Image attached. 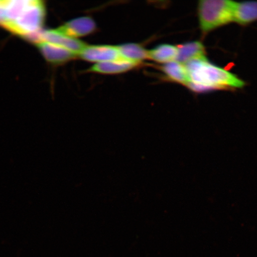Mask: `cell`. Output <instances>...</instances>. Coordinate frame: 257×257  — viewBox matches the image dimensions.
I'll list each match as a JSON object with an SVG mask.
<instances>
[{
	"label": "cell",
	"mask_w": 257,
	"mask_h": 257,
	"mask_svg": "<svg viewBox=\"0 0 257 257\" xmlns=\"http://www.w3.org/2000/svg\"><path fill=\"white\" fill-rule=\"evenodd\" d=\"M188 74V86L192 91L205 92L228 89H240L245 82L233 73L208 62L207 59L185 64Z\"/></svg>",
	"instance_id": "6da1fadb"
},
{
	"label": "cell",
	"mask_w": 257,
	"mask_h": 257,
	"mask_svg": "<svg viewBox=\"0 0 257 257\" xmlns=\"http://www.w3.org/2000/svg\"><path fill=\"white\" fill-rule=\"evenodd\" d=\"M236 2L229 0H201L198 4L199 25L205 35L233 22Z\"/></svg>",
	"instance_id": "7a4b0ae2"
},
{
	"label": "cell",
	"mask_w": 257,
	"mask_h": 257,
	"mask_svg": "<svg viewBox=\"0 0 257 257\" xmlns=\"http://www.w3.org/2000/svg\"><path fill=\"white\" fill-rule=\"evenodd\" d=\"M80 59L96 63L121 59L117 47L108 45L86 46L79 54Z\"/></svg>",
	"instance_id": "3957f363"
},
{
	"label": "cell",
	"mask_w": 257,
	"mask_h": 257,
	"mask_svg": "<svg viewBox=\"0 0 257 257\" xmlns=\"http://www.w3.org/2000/svg\"><path fill=\"white\" fill-rule=\"evenodd\" d=\"M96 25L90 17H80L70 20L56 30L66 36L77 38L94 33Z\"/></svg>",
	"instance_id": "277c9868"
},
{
	"label": "cell",
	"mask_w": 257,
	"mask_h": 257,
	"mask_svg": "<svg viewBox=\"0 0 257 257\" xmlns=\"http://www.w3.org/2000/svg\"><path fill=\"white\" fill-rule=\"evenodd\" d=\"M41 41H46L66 48L77 54L78 57L79 54L87 46V44L82 41L66 36L56 30L41 31L39 38L35 43Z\"/></svg>",
	"instance_id": "5b68a950"
},
{
	"label": "cell",
	"mask_w": 257,
	"mask_h": 257,
	"mask_svg": "<svg viewBox=\"0 0 257 257\" xmlns=\"http://www.w3.org/2000/svg\"><path fill=\"white\" fill-rule=\"evenodd\" d=\"M35 44L45 59L54 65H61L78 57L71 51L46 41H39Z\"/></svg>",
	"instance_id": "8992f818"
},
{
	"label": "cell",
	"mask_w": 257,
	"mask_h": 257,
	"mask_svg": "<svg viewBox=\"0 0 257 257\" xmlns=\"http://www.w3.org/2000/svg\"><path fill=\"white\" fill-rule=\"evenodd\" d=\"M177 47L178 51L176 61L184 65L192 61L207 59L205 48L200 41L188 42Z\"/></svg>",
	"instance_id": "52a82bcc"
},
{
	"label": "cell",
	"mask_w": 257,
	"mask_h": 257,
	"mask_svg": "<svg viewBox=\"0 0 257 257\" xmlns=\"http://www.w3.org/2000/svg\"><path fill=\"white\" fill-rule=\"evenodd\" d=\"M138 65L139 64L121 58L120 59L95 64L89 70L96 73L113 75L130 71Z\"/></svg>",
	"instance_id": "ba28073f"
},
{
	"label": "cell",
	"mask_w": 257,
	"mask_h": 257,
	"mask_svg": "<svg viewBox=\"0 0 257 257\" xmlns=\"http://www.w3.org/2000/svg\"><path fill=\"white\" fill-rule=\"evenodd\" d=\"M257 21V2L236 3L234 9L233 22L245 26Z\"/></svg>",
	"instance_id": "9c48e42d"
},
{
	"label": "cell",
	"mask_w": 257,
	"mask_h": 257,
	"mask_svg": "<svg viewBox=\"0 0 257 257\" xmlns=\"http://www.w3.org/2000/svg\"><path fill=\"white\" fill-rule=\"evenodd\" d=\"M122 59L140 64L149 59V50L136 43H127L117 46Z\"/></svg>",
	"instance_id": "30bf717a"
},
{
	"label": "cell",
	"mask_w": 257,
	"mask_h": 257,
	"mask_svg": "<svg viewBox=\"0 0 257 257\" xmlns=\"http://www.w3.org/2000/svg\"><path fill=\"white\" fill-rule=\"evenodd\" d=\"M178 47L173 45L163 44L149 50V59L164 64L174 62L178 56Z\"/></svg>",
	"instance_id": "8fae6325"
},
{
	"label": "cell",
	"mask_w": 257,
	"mask_h": 257,
	"mask_svg": "<svg viewBox=\"0 0 257 257\" xmlns=\"http://www.w3.org/2000/svg\"><path fill=\"white\" fill-rule=\"evenodd\" d=\"M162 70L165 74L167 78L171 81L186 86L189 84L188 74L184 64L174 61V62L163 64Z\"/></svg>",
	"instance_id": "7c38bea8"
}]
</instances>
